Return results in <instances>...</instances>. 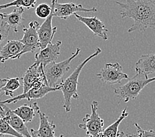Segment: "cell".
<instances>
[{"label":"cell","mask_w":155,"mask_h":137,"mask_svg":"<svg viewBox=\"0 0 155 137\" xmlns=\"http://www.w3.org/2000/svg\"><path fill=\"white\" fill-rule=\"evenodd\" d=\"M121 8L122 18H130L134 23L128 29L131 33L145 32L147 28L155 30V1L154 0H125V2L116 1Z\"/></svg>","instance_id":"1"},{"label":"cell","mask_w":155,"mask_h":137,"mask_svg":"<svg viewBox=\"0 0 155 137\" xmlns=\"http://www.w3.org/2000/svg\"><path fill=\"white\" fill-rule=\"evenodd\" d=\"M101 53L102 50L97 47L93 54H91L90 56H88L79 65H77L71 75L65 80H62L61 83L59 85L60 86V90H61L63 96H64V108L66 112H71L72 99H77L79 98V95L77 92V86L79 84V75L84 67L92 59L98 56Z\"/></svg>","instance_id":"2"},{"label":"cell","mask_w":155,"mask_h":137,"mask_svg":"<svg viewBox=\"0 0 155 137\" xmlns=\"http://www.w3.org/2000/svg\"><path fill=\"white\" fill-rule=\"evenodd\" d=\"M155 81V77L147 78L139 74L128 79L127 82L118 88H114V94L119 98L120 102L127 103L135 99L144 88Z\"/></svg>","instance_id":"3"},{"label":"cell","mask_w":155,"mask_h":137,"mask_svg":"<svg viewBox=\"0 0 155 137\" xmlns=\"http://www.w3.org/2000/svg\"><path fill=\"white\" fill-rule=\"evenodd\" d=\"M78 47L71 57L58 63H51L44 68V72L48 85L51 87L58 86L63 80V78L71 68V63L78 55L81 51Z\"/></svg>","instance_id":"4"},{"label":"cell","mask_w":155,"mask_h":137,"mask_svg":"<svg viewBox=\"0 0 155 137\" xmlns=\"http://www.w3.org/2000/svg\"><path fill=\"white\" fill-rule=\"evenodd\" d=\"M98 102L94 100L91 103V113L86 114L83 123L79 127L86 131L88 137H103L104 122L98 113Z\"/></svg>","instance_id":"5"},{"label":"cell","mask_w":155,"mask_h":137,"mask_svg":"<svg viewBox=\"0 0 155 137\" xmlns=\"http://www.w3.org/2000/svg\"><path fill=\"white\" fill-rule=\"evenodd\" d=\"M40 24L37 21H31L28 24V27H24L23 28V36L20 41L23 44V51L17 55L16 59H19L22 55L27 53H34L40 50V39L38 34V29Z\"/></svg>","instance_id":"6"},{"label":"cell","mask_w":155,"mask_h":137,"mask_svg":"<svg viewBox=\"0 0 155 137\" xmlns=\"http://www.w3.org/2000/svg\"><path fill=\"white\" fill-rule=\"evenodd\" d=\"M23 93L32 88L40 87L43 85H48L42 65L33 64L29 67L23 76Z\"/></svg>","instance_id":"7"},{"label":"cell","mask_w":155,"mask_h":137,"mask_svg":"<svg viewBox=\"0 0 155 137\" xmlns=\"http://www.w3.org/2000/svg\"><path fill=\"white\" fill-rule=\"evenodd\" d=\"M122 70V66L119 63H108L97 74V76L104 84H120L124 79H129L127 74L124 73Z\"/></svg>","instance_id":"8"},{"label":"cell","mask_w":155,"mask_h":137,"mask_svg":"<svg viewBox=\"0 0 155 137\" xmlns=\"http://www.w3.org/2000/svg\"><path fill=\"white\" fill-rule=\"evenodd\" d=\"M51 5L54 8V17H56L61 19H67L77 12H97L96 7L85 8L81 4H75L73 3H61L57 2V0H51Z\"/></svg>","instance_id":"9"},{"label":"cell","mask_w":155,"mask_h":137,"mask_svg":"<svg viewBox=\"0 0 155 137\" xmlns=\"http://www.w3.org/2000/svg\"><path fill=\"white\" fill-rule=\"evenodd\" d=\"M62 42L59 40L55 43L51 42L46 47L40 49L35 54V61L36 65H42L44 68L51 63L56 62L61 52V46Z\"/></svg>","instance_id":"10"},{"label":"cell","mask_w":155,"mask_h":137,"mask_svg":"<svg viewBox=\"0 0 155 137\" xmlns=\"http://www.w3.org/2000/svg\"><path fill=\"white\" fill-rule=\"evenodd\" d=\"M60 90V86L51 87L49 85H43L40 87L32 88L31 89L28 90L25 93H22L16 96H13L12 98L7 99L6 100L1 102V104H9V103H17L23 99H27L28 101H31L32 99H37L44 97L50 92H55Z\"/></svg>","instance_id":"11"},{"label":"cell","mask_w":155,"mask_h":137,"mask_svg":"<svg viewBox=\"0 0 155 137\" xmlns=\"http://www.w3.org/2000/svg\"><path fill=\"white\" fill-rule=\"evenodd\" d=\"M32 106L34 107L36 112L38 113L40 120L39 128L37 130H35L34 129H31V134L32 137H56L55 135V129L56 125L53 122H50L48 120V117L46 115L40 111L37 102H34L32 103Z\"/></svg>","instance_id":"12"},{"label":"cell","mask_w":155,"mask_h":137,"mask_svg":"<svg viewBox=\"0 0 155 137\" xmlns=\"http://www.w3.org/2000/svg\"><path fill=\"white\" fill-rule=\"evenodd\" d=\"M51 7V12L44 23L38 29V34L40 39V49L46 47L53 41L54 36L57 31V27L52 26V18L54 17V8Z\"/></svg>","instance_id":"13"},{"label":"cell","mask_w":155,"mask_h":137,"mask_svg":"<svg viewBox=\"0 0 155 137\" xmlns=\"http://www.w3.org/2000/svg\"><path fill=\"white\" fill-rule=\"evenodd\" d=\"M3 111L1 114L2 118L9 123L12 127L25 137H32L25 123L5 104H2Z\"/></svg>","instance_id":"14"},{"label":"cell","mask_w":155,"mask_h":137,"mask_svg":"<svg viewBox=\"0 0 155 137\" xmlns=\"http://www.w3.org/2000/svg\"><path fill=\"white\" fill-rule=\"evenodd\" d=\"M73 15L79 21L86 25L93 32L94 36H98L104 40H107L108 39V30L106 28L104 23L101 19H99L98 17H85L79 15L77 13H75Z\"/></svg>","instance_id":"15"},{"label":"cell","mask_w":155,"mask_h":137,"mask_svg":"<svg viewBox=\"0 0 155 137\" xmlns=\"http://www.w3.org/2000/svg\"><path fill=\"white\" fill-rule=\"evenodd\" d=\"M24 48L20 40H9L0 50V64L9 60H16V57Z\"/></svg>","instance_id":"16"},{"label":"cell","mask_w":155,"mask_h":137,"mask_svg":"<svg viewBox=\"0 0 155 137\" xmlns=\"http://www.w3.org/2000/svg\"><path fill=\"white\" fill-rule=\"evenodd\" d=\"M135 72L147 78L155 73V54L141 55L135 64Z\"/></svg>","instance_id":"17"},{"label":"cell","mask_w":155,"mask_h":137,"mask_svg":"<svg viewBox=\"0 0 155 137\" xmlns=\"http://www.w3.org/2000/svg\"><path fill=\"white\" fill-rule=\"evenodd\" d=\"M24 12L25 8L23 7H16L10 13H0V19L2 23L7 24L15 32H17L18 27L25 20L23 17Z\"/></svg>","instance_id":"18"},{"label":"cell","mask_w":155,"mask_h":137,"mask_svg":"<svg viewBox=\"0 0 155 137\" xmlns=\"http://www.w3.org/2000/svg\"><path fill=\"white\" fill-rule=\"evenodd\" d=\"M129 116V113L127 112V107L123 109L120 116L118 117L112 124L108 126L106 129H104L103 131V137H118L119 136L120 131H118V128L120 123L125 118Z\"/></svg>","instance_id":"19"},{"label":"cell","mask_w":155,"mask_h":137,"mask_svg":"<svg viewBox=\"0 0 155 137\" xmlns=\"http://www.w3.org/2000/svg\"><path fill=\"white\" fill-rule=\"evenodd\" d=\"M25 123H31L36 116V111L32 105L23 104L17 109L13 110Z\"/></svg>","instance_id":"20"},{"label":"cell","mask_w":155,"mask_h":137,"mask_svg":"<svg viewBox=\"0 0 155 137\" xmlns=\"http://www.w3.org/2000/svg\"><path fill=\"white\" fill-rule=\"evenodd\" d=\"M21 87V83L19 77L7 78V81L4 86L2 88V92L7 96L13 97L14 92Z\"/></svg>","instance_id":"21"},{"label":"cell","mask_w":155,"mask_h":137,"mask_svg":"<svg viewBox=\"0 0 155 137\" xmlns=\"http://www.w3.org/2000/svg\"><path fill=\"white\" fill-rule=\"evenodd\" d=\"M37 1L38 0H13V1L5 3V4L0 5V9H7L11 7H23V8L30 9L35 8Z\"/></svg>","instance_id":"22"},{"label":"cell","mask_w":155,"mask_h":137,"mask_svg":"<svg viewBox=\"0 0 155 137\" xmlns=\"http://www.w3.org/2000/svg\"><path fill=\"white\" fill-rule=\"evenodd\" d=\"M0 133L4 135H11L14 137H25L15 130L12 126L7 123L5 120H3L2 117L0 118Z\"/></svg>","instance_id":"23"},{"label":"cell","mask_w":155,"mask_h":137,"mask_svg":"<svg viewBox=\"0 0 155 137\" xmlns=\"http://www.w3.org/2000/svg\"><path fill=\"white\" fill-rule=\"evenodd\" d=\"M51 12V7L46 3H41L36 7L35 14L40 18H46Z\"/></svg>","instance_id":"24"},{"label":"cell","mask_w":155,"mask_h":137,"mask_svg":"<svg viewBox=\"0 0 155 137\" xmlns=\"http://www.w3.org/2000/svg\"><path fill=\"white\" fill-rule=\"evenodd\" d=\"M137 131V137H155V131L153 130H144L137 123H135Z\"/></svg>","instance_id":"25"},{"label":"cell","mask_w":155,"mask_h":137,"mask_svg":"<svg viewBox=\"0 0 155 137\" xmlns=\"http://www.w3.org/2000/svg\"><path fill=\"white\" fill-rule=\"evenodd\" d=\"M10 30L11 28L7 24L3 23L0 24V45L7 38Z\"/></svg>","instance_id":"26"},{"label":"cell","mask_w":155,"mask_h":137,"mask_svg":"<svg viewBox=\"0 0 155 137\" xmlns=\"http://www.w3.org/2000/svg\"><path fill=\"white\" fill-rule=\"evenodd\" d=\"M6 81H7V78L6 79H2V78H0V94H1L2 92V88L4 86V85L5 84ZM2 111H3V107L1 104V101H0V112H2Z\"/></svg>","instance_id":"27"},{"label":"cell","mask_w":155,"mask_h":137,"mask_svg":"<svg viewBox=\"0 0 155 137\" xmlns=\"http://www.w3.org/2000/svg\"><path fill=\"white\" fill-rule=\"evenodd\" d=\"M118 137H136V135H129V134H125L124 132L121 131L119 133V136Z\"/></svg>","instance_id":"28"},{"label":"cell","mask_w":155,"mask_h":137,"mask_svg":"<svg viewBox=\"0 0 155 137\" xmlns=\"http://www.w3.org/2000/svg\"><path fill=\"white\" fill-rule=\"evenodd\" d=\"M0 137H5V136H4V135H3V134H2V133H0Z\"/></svg>","instance_id":"29"},{"label":"cell","mask_w":155,"mask_h":137,"mask_svg":"<svg viewBox=\"0 0 155 137\" xmlns=\"http://www.w3.org/2000/svg\"><path fill=\"white\" fill-rule=\"evenodd\" d=\"M60 137H64V135H61Z\"/></svg>","instance_id":"30"},{"label":"cell","mask_w":155,"mask_h":137,"mask_svg":"<svg viewBox=\"0 0 155 137\" xmlns=\"http://www.w3.org/2000/svg\"><path fill=\"white\" fill-rule=\"evenodd\" d=\"M1 114H2V112H0V116H1Z\"/></svg>","instance_id":"31"},{"label":"cell","mask_w":155,"mask_h":137,"mask_svg":"<svg viewBox=\"0 0 155 137\" xmlns=\"http://www.w3.org/2000/svg\"><path fill=\"white\" fill-rule=\"evenodd\" d=\"M136 137H137V135H136Z\"/></svg>","instance_id":"32"}]
</instances>
